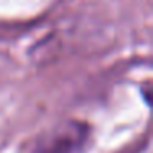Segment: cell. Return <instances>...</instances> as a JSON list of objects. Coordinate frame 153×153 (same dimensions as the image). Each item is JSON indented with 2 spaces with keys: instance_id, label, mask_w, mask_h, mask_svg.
Masks as SVG:
<instances>
[{
  "instance_id": "cell-1",
  "label": "cell",
  "mask_w": 153,
  "mask_h": 153,
  "mask_svg": "<svg viewBox=\"0 0 153 153\" xmlns=\"http://www.w3.org/2000/svg\"><path fill=\"white\" fill-rule=\"evenodd\" d=\"M89 142V123L69 119L45 130L36 138L35 153H84Z\"/></svg>"
}]
</instances>
